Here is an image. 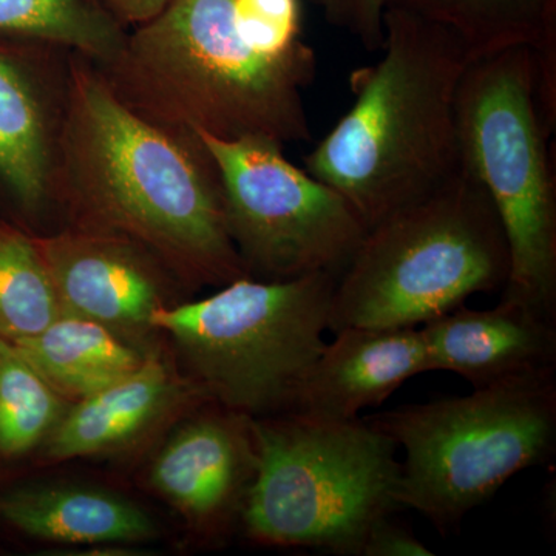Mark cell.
<instances>
[{
	"label": "cell",
	"mask_w": 556,
	"mask_h": 556,
	"mask_svg": "<svg viewBox=\"0 0 556 556\" xmlns=\"http://www.w3.org/2000/svg\"><path fill=\"white\" fill-rule=\"evenodd\" d=\"M420 329L428 371L456 372L475 390L556 371V321L507 300L459 306Z\"/></svg>",
	"instance_id": "obj_12"
},
{
	"label": "cell",
	"mask_w": 556,
	"mask_h": 556,
	"mask_svg": "<svg viewBox=\"0 0 556 556\" xmlns=\"http://www.w3.org/2000/svg\"><path fill=\"white\" fill-rule=\"evenodd\" d=\"M387 7L447 28L470 61L511 49L532 50L541 104L556 118V0H387Z\"/></svg>",
	"instance_id": "obj_16"
},
{
	"label": "cell",
	"mask_w": 556,
	"mask_h": 556,
	"mask_svg": "<svg viewBox=\"0 0 556 556\" xmlns=\"http://www.w3.org/2000/svg\"><path fill=\"white\" fill-rule=\"evenodd\" d=\"M178 401L212 402L192 379L178 380L150 353L137 371L67 408L43 441V456L61 463L116 452L148 433Z\"/></svg>",
	"instance_id": "obj_15"
},
{
	"label": "cell",
	"mask_w": 556,
	"mask_h": 556,
	"mask_svg": "<svg viewBox=\"0 0 556 556\" xmlns=\"http://www.w3.org/2000/svg\"><path fill=\"white\" fill-rule=\"evenodd\" d=\"M94 67L121 101L169 129L311 141L303 90L316 80V51L306 42L263 49L241 28L233 0H172Z\"/></svg>",
	"instance_id": "obj_2"
},
{
	"label": "cell",
	"mask_w": 556,
	"mask_h": 556,
	"mask_svg": "<svg viewBox=\"0 0 556 556\" xmlns=\"http://www.w3.org/2000/svg\"><path fill=\"white\" fill-rule=\"evenodd\" d=\"M0 47V190L25 214L54 204L65 84Z\"/></svg>",
	"instance_id": "obj_14"
},
{
	"label": "cell",
	"mask_w": 556,
	"mask_h": 556,
	"mask_svg": "<svg viewBox=\"0 0 556 556\" xmlns=\"http://www.w3.org/2000/svg\"><path fill=\"white\" fill-rule=\"evenodd\" d=\"M54 206L72 228L134 241L182 288L248 277L203 141L139 115L75 53L65 75Z\"/></svg>",
	"instance_id": "obj_1"
},
{
	"label": "cell",
	"mask_w": 556,
	"mask_h": 556,
	"mask_svg": "<svg viewBox=\"0 0 556 556\" xmlns=\"http://www.w3.org/2000/svg\"><path fill=\"white\" fill-rule=\"evenodd\" d=\"M195 135L217 166L229 236L248 277L343 273L367 233L345 197L289 163L276 139Z\"/></svg>",
	"instance_id": "obj_9"
},
{
	"label": "cell",
	"mask_w": 556,
	"mask_h": 556,
	"mask_svg": "<svg viewBox=\"0 0 556 556\" xmlns=\"http://www.w3.org/2000/svg\"><path fill=\"white\" fill-rule=\"evenodd\" d=\"M365 419L405 450L399 508H413L448 533L511 478L551 463L556 378L478 388L468 396L402 405Z\"/></svg>",
	"instance_id": "obj_7"
},
{
	"label": "cell",
	"mask_w": 556,
	"mask_h": 556,
	"mask_svg": "<svg viewBox=\"0 0 556 556\" xmlns=\"http://www.w3.org/2000/svg\"><path fill=\"white\" fill-rule=\"evenodd\" d=\"M0 518L24 535L62 544L137 543L156 535L142 508L76 485H38L0 496Z\"/></svg>",
	"instance_id": "obj_17"
},
{
	"label": "cell",
	"mask_w": 556,
	"mask_h": 556,
	"mask_svg": "<svg viewBox=\"0 0 556 556\" xmlns=\"http://www.w3.org/2000/svg\"><path fill=\"white\" fill-rule=\"evenodd\" d=\"M127 33L94 0H0V35L58 47L94 65L112 61Z\"/></svg>",
	"instance_id": "obj_19"
},
{
	"label": "cell",
	"mask_w": 556,
	"mask_h": 556,
	"mask_svg": "<svg viewBox=\"0 0 556 556\" xmlns=\"http://www.w3.org/2000/svg\"><path fill=\"white\" fill-rule=\"evenodd\" d=\"M237 21L263 49L287 53L302 46L300 0H233Z\"/></svg>",
	"instance_id": "obj_22"
},
{
	"label": "cell",
	"mask_w": 556,
	"mask_h": 556,
	"mask_svg": "<svg viewBox=\"0 0 556 556\" xmlns=\"http://www.w3.org/2000/svg\"><path fill=\"white\" fill-rule=\"evenodd\" d=\"M13 343L62 397L73 401L137 371L150 354L97 321L68 314Z\"/></svg>",
	"instance_id": "obj_18"
},
{
	"label": "cell",
	"mask_w": 556,
	"mask_h": 556,
	"mask_svg": "<svg viewBox=\"0 0 556 556\" xmlns=\"http://www.w3.org/2000/svg\"><path fill=\"white\" fill-rule=\"evenodd\" d=\"M433 552L420 543L405 527L391 521L390 515L378 519L368 530L358 556H431Z\"/></svg>",
	"instance_id": "obj_24"
},
{
	"label": "cell",
	"mask_w": 556,
	"mask_h": 556,
	"mask_svg": "<svg viewBox=\"0 0 556 556\" xmlns=\"http://www.w3.org/2000/svg\"><path fill=\"white\" fill-rule=\"evenodd\" d=\"M62 314L87 318L141 346L152 316L169 305L175 278L134 241L68 228L35 237Z\"/></svg>",
	"instance_id": "obj_10"
},
{
	"label": "cell",
	"mask_w": 556,
	"mask_h": 556,
	"mask_svg": "<svg viewBox=\"0 0 556 556\" xmlns=\"http://www.w3.org/2000/svg\"><path fill=\"white\" fill-rule=\"evenodd\" d=\"M508 274L496 208L460 166L437 192L367 230L336 280L328 331L422 327L471 295L503 291Z\"/></svg>",
	"instance_id": "obj_4"
},
{
	"label": "cell",
	"mask_w": 556,
	"mask_h": 556,
	"mask_svg": "<svg viewBox=\"0 0 556 556\" xmlns=\"http://www.w3.org/2000/svg\"><path fill=\"white\" fill-rule=\"evenodd\" d=\"M255 467L252 417L219 407L179 428L156 456L150 482L192 525L217 533L243 515Z\"/></svg>",
	"instance_id": "obj_11"
},
{
	"label": "cell",
	"mask_w": 556,
	"mask_h": 556,
	"mask_svg": "<svg viewBox=\"0 0 556 556\" xmlns=\"http://www.w3.org/2000/svg\"><path fill=\"white\" fill-rule=\"evenodd\" d=\"M332 27L356 38L369 51L383 47L387 0H311Z\"/></svg>",
	"instance_id": "obj_23"
},
{
	"label": "cell",
	"mask_w": 556,
	"mask_h": 556,
	"mask_svg": "<svg viewBox=\"0 0 556 556\" xmlns=\"http://www.w3.org/2000/svg\"><path fill=\"white\" fill-rule=\"evenodd\" d=\"M112 20L126 30L146 24L161 13L172 0H94Z\"/></svg>",
	"instance_id": "obj_25"
},
{
	"label": "cell",
	"mask_w": 556,
	"mask_h": 556,
	"mask_svg": "<svg viewBox=\"0 0 556 556\" xmlns=\"http://www.w3.org/2000/svg\"><path fill=\"white\" fill-rule=\"evenodd\" d=\"M67 412L65 399L11 340L0 338V456L28 455Z\"/></svg>",
	"instance_id": "obj_20"
},
{
	"label": "cell",
	"mask_w": 556,
	"mask_h": 556,
	"mask_svg": "<svg viewBox=\"0 0 556 556\" xmlns=\"http://www.w3.org/2000/svg\"><path fill=\"white\" fill-rule=\"evenodd\" d=\"M60 316L35 237L0 223V338H30Z\"/></svg>",
	"instance_id": "obj_21"
},
{
	"label": "cell",
	"mask_w": 556,
	"mask_h": 556,
	"mask_svg": "<svg viewBox=\"0 0 556 556\" xmlns=\"http://www.w3.org/2000/svg\"><path fill=\"white\" fill-rule=\"evenodd\" d=\"M460 166L489 193L506 233L503 300L556 321V179L535 54L468 62L456 97Z\"/></svg>",
	"instance_id": "obj_6"
},
{
	"label": "cell",
	"mask_w": 556,
	"mask_h": 556,
	"mask_svg": "<svg viewBox=\"0 0 556 556\" xmlns=\"http://www.w3.org/2000/svg\"><path fill=\"white\" fill-rule=\"evenodd\" d=\"M257 467L243 522L255 543L358 556L399 508L397 445L365 417H252Z\"/></svg>",
	"instance_id": "obj_5"
},
{
	"label": "cell",
	"mask_w": 556,
	"mask_h": 556,
	"mask_svg": "<svg viewBox=\"0 0 556 556\" xmlns=\"http://www.w3.org/2000/svg\"><path fill=\"white\" fill-rule=\"evenodd\" d=\"M334 334L303 372L287 413L353 419L428 372L420 327H350Z\"/></svg>",
	"instance_id": "obj_13"
},
{
	"label": "cell",
	"mask_w": 556,
	"mask_h": 556,
	"mask_svg": "<svg viewBox=\"0 0 556 556\" xmlns=\"http://www.w3.org/2000/svg\"><path fill=\"white\" fill-rule=\"evenodd\" d=\"M338 277H241L197 302L163 306L155 331L169 334L190 379L219 407L249 417L287 413L325 346Z\"/></svg>",
	"instance_id": "obj_8"
},
{
	"label": "cell",
	"mask_w": 556,
	"mask_h": 556,
	"mask_svg": "<svg viewBox=\"0 0 556 556\" xmlns=\"http://www.w3.org/2000/svg\"><path fill=\"white\" fill-rule=\"evenodd\" d=\"M383 53L351 75L353 108L305 159L367 230L427 199L460 170L456 97L468 62L441 25L387 7Z\"/></svg>",
	"instance_id": "obj_3"
}]
</instances>
